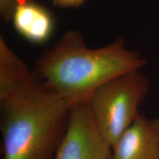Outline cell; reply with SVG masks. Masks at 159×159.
<instances>
[{
	"label": "cell",
	"mask_w": 159,
	"mask_h": 159,
	"mask_svg": "<svg viewBox=\"0 0 159 159\" xmlns=\"http://www.w3.org/2000/svg\"><path fill=\"white\" fill-rule=\"evenodd\" d=\"M145 65L142 55L125 48L122 39L89 49L80 33L71 30L38 58L35 72L46 87L72 106L89 104L105 83Z\"/></svg>",
	"instance_id": "6da1fadb"
},
{
	"label": "cell",
	"mask_w": 159,
	"mask_h": 159,
	"mask_svg": "<svg viewBox=\"0 0 159 159\" xmlns=\"http://www.w3.org/2000/svg\"><path fill=\"white\" fill-rule=\"evenodd\" d=\"M71 107L39 79L0 100L2 159H53Z\"/></svg>",
	"instance_id": "7a4b0ae2"
},
{
	"label": "cell",
	"mask_w": 159,
	"mask_h": 159,
	"mask_svg": "<svg viewBox=\"0 0 159 159\" xmlns=\"http://www.w3.org/2000/svg\"><path fill=\"white\" fill-rule=\"evenodd\" d=\"M149 89L148 77L135 70L111 80L94 93L89 105L103 142L111 149L138 118Z\"/></svg>",
	"instance_id": "3957f363"
},
{
	"label": "cell",
	"mask_w": 159,
	"mask_h": 159,
	"mask_svg": "<svg viewBox=\"0 0 159 159\" xmlns=\"http://www.w3.org/2000/svg\"><path fill=\"white\" fill-rule=\"evenodd\" d=\"M104 143L89 104L72 105L65 134L53 159H96Z\"/></svg>",
	"instance_id": "277c9868"
},
{
	"label": "cell",
	"mask_w": 159,
	"mask_h": 159,
	"mask_svg": "<svg viewBox=\"0 0 159 159\" xmlns=\"http://www.w3.org/2000/svg\"><path fill=\"white\" fill-rule=\"evenodd\" d=\"M112 149L111 159H159V119L139 115Z\"/></svg>",
	"instance_id": "5b68a950"
},
{
	"label": "cell",
	"mask_w": 159,
	"mask_h": 159,
	"mask_svg": "<svg viewBox=\"0 0 159 159\" xmlns=\"http://www.w3.org/2000/svg\"><path fill=\"white\" fill-rule=\"evenodd\" d=\"M11 21L21 36L37 44L47 42L55 28L54 18L49 10L33 1L18 6Z\"/></svg>",
	"instance_id": "8992f818"
},
{
	"label": "cell",
	"mask_w": 159,
	"mask_h": 159,
	"mask_svg": "<svg viewBox=\"0 0 159 159\" xmlns=\"http://www.w3.org/2000/svg\"><path fill=\"white\" fill-rule=\"evenodd\" d=\"M39 79L0 37V100Z\"/></svg>",
	"instance_id": "52a82bcc"
},
{
	"label": "cell",
	"mask_w": 159,
	"mask_h": 159,
	"mask_svg": "<svg viewBox=\"0 0 159 159\" xmlns=\"http://www.w3.org/2000/svg\"><path fill=\"white\" fill-rule=\"evenodd\" d=\"M33 0H0V13L5 21H11L16 7L21 4Z\"/></svg>",
	"instance_id": "ba28073f"
},
{
	"label": "cell",
	"mask_w": 159,
	"mask_h": 159,
	"mask_svg": "<svg viewBox=\"0 0 159 159\" xmlns=\"http://www.w3.org/2000/svg\"><path fill=\"white\" fill-rule=\"evenodd\" d=\"M85 1V0H52L53 5L63 8L79 7L83 5Z\"/></svg>",
	"instance_id": "9c48e42d"
},
{
	"label": "cell",
	"mask_w": 159,
	"mask_h": 159,
	"mask_svg": "<svg viewBox=\"0 0 159 159\" xmlns=\"http://www.w3.org/2000/svg\"><path fill=\"white\" fill-rule=\"evenodd\" d=\"M111 149L108 144L104 143L96 159H111L112 154L111 152Z\"/></svg>",
	"instance_id": "30bf717a"
}]
</instances>
